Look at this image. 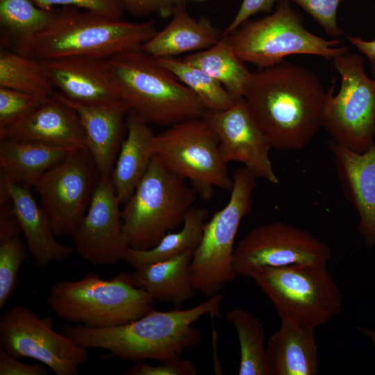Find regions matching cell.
Returning <instances> with one entry per match:
<instances>
[{
  "label": "cell",
  "mask_w": 375,
  "mask_h": 375,
  "mask_svg": "<svg viewBox=\"0 0 375 375\" xmlns=\"http://www.w3.org/2000/svg\"><path fill=\"white\" fill-rule=\"evenodd\" d=\"M326 97L312 71L283 62L252 72L243 98L272 149L297 151L322 128Z\"/></svg>",
  "instance_id": "cell-1"
},
{
  "label": "cell",
  "mask_w": 375,
  "mask_h": 375,
  "mask_svg": "<svg viewBox=\"0 0 375 375\" xmlns=\"http://www.w3.org/2000/svg\"><path fill=\"white\" fill-rule=\"evenodd\" d=\"M221 292L188 309L153 310L130 323L107 328L64 324L61 331L80 346L102 349L106 358H119L135 362L145 359L160 362L181 357L187 349L199 344L201 335L192 324L205 315L221 317Z\"/></svg>",
  "instance_id": "cell-2"
},
{
  "label": "cell",
  "mask_w": 375,
  "mask_h": 375,
  "mask_svg": "<svg viewBox=\"0 0 375 375\" xmlns=\"http://www.w3.org/2000/svg\"><path fill=\"white\" fill-rule=\"evenodd\" d=\"M156 32L153 21L130 22L64 6L43 31L17 47L18 52L38 60L67 56L106 59L140 49Z\"/></svg>",
  "instance_id": "cell-3"
},
{
  "label": "cell",
  "mask_w": 375,
  "mask_h": 375,
  "mask_svg": "<svg viewBox=\"0 0 375 375\" xmlns=\"http://www.w3.org/2000/svg\"><path fill=\"white\" fill-rule=\"evenodd\" d=\"M106 60L121 99L148 124L169 127L205 113L194 93L142 50L122 52Z\"/></svg>",
  "instance_id": "cell-4"
},
{
  "label": "cell",
  "mask_w": 375,
  "mask_h": 375,
  "mask_svg": "<svg viewBox=\"0 0 375 375\" xmlns=\"http://www.w3.org/2000/svg\"><path fill=\"white\" fill-rule=\"evenodd\" d=\"M154 301L127 273L110 280L90 272L78 281H60L51 287L47 298L58 317L90 328L130 323L155 310Z\"/></svg>",
  "instance_id": "cell-5"
},
{
  "label": "cell",
  "mask_w": 375,
  "mask_h": 375,
  "mask_svg": "<svg viewBox=\"0 0 375 375\" xmlns=\"http://www.w3.org/2000/svg\"><path fill=\"white\" fill-rule=\"evenodd\" d=\"M196 192L153 156L149 168L121 210L129 247L147 250L182 225Z\"/></svg>",
  "instance_id": "cell-6"
},
{
  "label": "cell",
  "mask_w": 375,
  "mask_h": 375,
  "mask_svg": "<svg viewBox=\"0 0 375 375\" xmlns=\"http://www.w3.org/2000/svg\"><path fill=\"white\" fill-rule=\"evenodd\" d=\"M326 265L260 267L249 277L272 302L281 320L315 330L337 315L342 303Z\"/></svg>",
  "instance_id": "cell-7"
},
{
  "label": "cell",
  "mask_w": 375,
  "mask_h": 375,
  "mask_svg": "<svg viewBox=\"0 0 375 375\" xmlns=\"http://www.w3.org/2000/svg\"><path fill=\"white\" fill-rule=\"evenodd\" d=\"M238 57L259 69L284 62L290 55L308 54L333 60L349 52L338 39L326 40L308 31L289 1L279 0L275 11L247 20L228 35Z\"/></svg>",
  "instance_id": "cell-8"
},
{
  "label": "cell",
  "mask_w": 375,
  "mask_h": 375,
  "mask_svg": "<svg viewBox=\"0 0 375 375\" xmlns=\"http://www.w3.org/2000/svg\"><path fill=\"white\" fill-rule=\"evenodd\" d=\"M233 187L226 205L207 221L200 244L190 264L195 290L210 297L237 276L233 267L234 243L242 219L249 213L256 177L244 167L233 174Z\"/></svg>",
  "instance_id": "cell-9"
},
{
  "label": "cell",
  "mask_w": 375,
  "mask_h": 375,
  "mask_svg": "<svg viewBox=\"0 0 375 375\" xmlns=\"http://www.w3.org/2000/svg\"><path fill=\"white\" fill-rule=\"evenodd\" d=\"M153 153L168 170L188 180L204 201L210 200L215 188L232 189L218 138L202 117L174 124L155 135Z\"/></svg>",
  "instance_id": "cell-10"
},
{
  "label": "cell",
  "mask_w": 375,
  "mask_h": 375,
  "mask_svg": "<svg viewBox=\"0 0 375 375\" xmlns=\"http://www.w3.org/2000/svg\"><path fill=\"white\" fill-rule=\"evenodd\" d=\"M341 78L338 94L327 90L322 127L331 140L358 153L375 141V78L365 72L359 54L346 53L333 60Z\"/></svg>",
  "instance_id": "cell-11"
},
{
  "label": "cell",
  "mask_w": 375,
  "mask_h": 375,
  "mask_svg": "<svg viewBox=\"0 0 375 375\" xmlns=\"http://www.w3.org/2000/svg\"><path fill=\"white\" fill-rule=\"evenodd\" d=\"M99 179L93 158L84 148L72 151L33 184L56 237L76 232Z\"/></svg>",
  "instance_id": "cell-12"
},
{
  "label": "cell",
  "mask_w": 375,
  "mask_h": 375,
  "mask_svg": "<svg viewBox=\"0 0 375 375\" xmlns=\"http://www.w3.org/2000/svg\"><path fill=\"white\" fill-rule=\"evenodd\" d=\"M52 322L15 305L0 317V347L17 358L36 360L57 375H77L78 367L88 360L87 349L55 331Z\"/></svg>",
  "instance_id": "cell-13"
},
{
  "label": "cell",
  "mask_w": 375,
  "mask_h": 375,
  "mask_svg": "<svg viewBox=\"0 0 375 375\" xmlns=\"http://www.w3.org/2000/svg\"><path fill=\"white\" fill-rule=\"evenodd\" d=\"M331 248L306 229L278 220L258 226L234 248L235 274L249 276L260 267L327 264Z\"/></svg>",
  "instance_id": "cell-14"
},
{
  "label": "cell",
  "mask_w": 375,
  "mask_h": 375,
  "mask_svg": "<svg viewBox=\"0 0 375 375\" xmlns=\"http://www.w3.org/2000/svg\"><path fill=\"white\" fill-rule=\"evenodd\" d=\"M202 118L217 135L226 163L240 162L257 178L279 184L269 155L272 148L253 119L243 97L237 99L227 109L206 110Z\"/></svg>",
  "instance_id": "cell-15"
},
{
  "label": "cell",
  "mask_w": 375,
  "mask_h": 375,
  "mask_svg": "<svg viewBox=\"0 0 375 375\" xmlns=\"http://www.w3.org/2000/svg\"><path fill=\"white\" fill-rule=\"evenodd\" d=\"M119 206L110 177H99L88 209L72 236L75 250L87 262L105 265L124 261L130 247Z\"/></svg>",
  "instance_id": "cell-16"
},
{
  "label": "cell",
  "mask_w": 375,
  "mask_h": 375,
  "mask_svg": "<svg viewBox=\"0 0 375 375\" xmlns=\"http://www.w3.org/2000/svg\"><path fill=\"white\" fill-rule=\"evenodd\" d=\"M106 60L67 56L40 61L53 88L69 100L100 107L126 104L115 88Z\"/></svg>",
  "instance_id": "cell-17"
},
{
  "label": "cell",
  "mask_w": 375,
  "mask_h": 375,
  "mask_svg": "<svg viewBox=\"0 0 375 375\" xmlns=\"http://www.w3.org/2000/svg\"><path fill=\"white\" fill-rule=\"evenodd\" d=\"M328 146L343 194L358 214L357 231L366 245L375 247V141L363 153L333 140Z\"/></svg>",
  "instance_id": "cell-18"
},
{
  "label": "cell",
  "mask_w": 375,
  "mask_h": 375,
  "mask_svg": "<svg viewBox=\"0 0 375 375\" xmlns=\"http://www.w3.org/2000/svg\"><path fill=\"white\" fill-rule=\"evenodd\" d=\"M13 138L71 149H88L78 112L55 92L28 117L7 131L0 140Z\"/></svg>",
  "instance_id": "cell-19"
},
{
  "label": "cell",
  "mask_w": 375,
  "mask_h": 375,
  "mask_svg": "<svg viewBox=\"0 0 375 375\" xmlns=\"http://www.w3.org/2000/svg\"><path fill=\"white\" fill-rule=\"evenodd\" d=\"M55 94L78 112L85 131L88 149L99 177H111L124 140V132L126 130L128 106H88L69 100L58 92H55Z\"/></svg>",
  "instance_id": "cell-20"
},
{
  "label": "cell",
  "mask_w": 375,
  "mask_h": 375,
  "mask_svg": "<svg viewBox=\"0 0 375 375\" xmlns=\"http://www.w3.org/2000/svg\"><path fill=\"white\" fill-rule=\"evenodd\" d=\"M10 197L12 210L23 233L29 255L35 265L47 267L52 262H62L71 257L74 248L60 244L51 224L38 205L28 185L10 183L0 178Z\"/></svg>",
  "instance_id": "cell-21"
},
{
  "label": "cell",
  "mask_w": 375,
  "mask_h": 375,
  "mask_svg": "<svg viewBox=\"0 0 375 375\" xmlns=\"http://www.w3.org/2000/svg\"><path fill=\"white\" fill-rule=\"evenodd\" d=\"M222 32L206 16L193 18L185 3H180L175 6L169 22L144 42L140 50L155 58L192 53L215 45Z\"/></svg>",
  "instance_id": "cell-22"
},
{
  "label": "cell",
  "mask_w": 375,
  "mask_h": 375,
  "mask_svg": "<svg viewBox=\"0 0 375 375\" xmlns=\"http://www.w3.org/2000/svg\"><path fill=\"white\" fill-rule=\"evenodd\" d=\"M126 128L110 177L120 205L128 201L146 174L153 156L155 137L149 124L130 110Z\"/></svg>",
  "instance_id": "cell-23"
},
{
  "label": "cell",
  "mask_w": 375,
  "mask_h": 375,
  "mask_svg": "<svg viewBox=\"0 0 375 375\" xmlns=\"http://www.w3.org/2000/svg\"><path fill=\"white\" fill-rule=\"evenodd\" d=\"M314 331L281 320L266 345L268 375H317L318 347Z\"/></svg>",
  "instance_id": "cell-24"
},
{
  "label": "cell",
  "mask_w": 375,
  "mask_h": 375,
  "mask_svg": "<svg viewBox=\"0 0 375 375\" xmlns=\"http://www.w3.org/2000/svg\"><path fill=\"white\" fill-rule=\"evenodd\" d=\"M193 253L188 250L167 260L139 266L131 274V280L154 300L180 308L195 294L190 269Z\"/></svg>",
  "instance_id": "cell-25"
},
{
  "label": "cell",
  "mask_w": 375,
  "mask_h": 375,
  "mask_svg": "<svg viewBox=\"0 0 375 375\" xmlns=\"http://www.w3.org/2000/svg\"><path fill=\"white\" fill-rule=\"evenodd\" d=\"M74 150L13 138L2 139L0 178L10 183L32 186L43 174Z\"/></svg>",
  "instance_id": "cell-26"
},
{
  "label": "cell",
  "mask_w": 375,
  "mask_h": 375,
  "mask_svg": "<svg viewBox=\"0 0 375 375\" xmlns=\"http://www.w3.org/2000/svg\"><path fill=\"white\" fill-rule=\"evenodd\" d=\"M183 60L219 82L235 99L243 97L252 72L236 55L228 35L212 47L185 56Z\"/></svg>",
  "instance_id": "cell-27"
},
{
  "label": "cell",
  "mask_w": 375,
  "mask_h": 375,
  "mask_svg": "<svg viewBox=\"0 0 375 375\" xmlns=\"http://www.w3.org/2000/svg\"><path fill=\"white\" fill-rule=\"evenodd\" d=\"M208 210L203 207H191L185 214L181 229L167 233L153 247L147 250L129 248L124 261L135 269L142 265L175 257L186 251L194 250L202 239Z\"/></svg>",
  "instance_id": "cell-28"
},
{
  "label": "cell",
  "mask_w": 375,
  "mask_h": 375,
  "mask_svg": "<svg viewBox=\"0 0 375 375\" xmlns=\"http://www.w3.org/2000/svg\"><path fill=\"white\" fill-rule=\"evenodd\" d=\"M0 87L26 92L43 100L55 92L40 60L5 49L0 51Z\"/></svg>",
  "instance_id": "cell-29"
},
{
  "label": "cell",
  "mask_w": 375,
  "mask_h": 375,
  "mask_svg": "<svg viewBox=\"0 0 375 375\" xmlns=\"http://www.w3.org/2000/svg\"><path fill=\"white\" fill-rule=\"evenodd\" d=\"M226 319L234 326L240 347L239 375H268L265 334L261 321L239 308L227 312Z\"/></svg>",
  "instance_id": "cell-30"
},
{
  "label": "cell",
  "mask_w": 375,
  "mask_h": 375,
  "mask_svg": "<svg viewBox=\"0 0 375 375\" xmlns=\"http://www.w3.org/2000/svg\"><path fill=\"white\" fill-rule=\"evenodd\" d=\"M199 99L206 110H222L236 101L217 80L176 57L156 58Z\"/></svg>",
  "instance_id": "cell-31"
},
{
  "label": "cell",
  "mask_w": 375,
  "mask_h": 375,
  "mask_svg": "<svg viewBox=\"0 0 375 375\" xmlns=\"http://www.w3.org/2000/svg\"><path fill=\"white\" fill-rule=\"evenodd\" d=\"M59 8L45 10L33 0H0V23L17 44L43 31L54 19Z\"/></svg>",
  "instance_id": "cell-32"
},
{
  "label": "cell",
  "mask_w": 375,
  "mask_h": 375,
  "mask_svg": "<svg viewBox=\"0 0 375 375\" xmlns=\"http://www.w3.org/2000/svg\"><path fill=\"white\" fill-rule=\"evenodd\" d=\"M29 255L19 235L0 242V308H3L16 288L23 262Z\"/></svg>",
  "instance_id": "cell-33"
},
{
  "label": "cell",
  "mask_w": 375,
  "mask_h": 375,
  "mask_svg": "<svg viewBox=\"0 0 375 375\" xmlns=\"http://www.w3.org/2000/svg\"><path fill=\"white\" fill-rule=\"evenodd\" d=\"M44 101L26 92L0 87V137L28 117Z\"/></svg>",
  "instance_id": "cell-34"
},
{
  "label": "cell",
  "mask_w": 375,
  "mask_h": 375,
  "mask_svg": "<svg viewBox=\"0 0 375 375\" xmlns=\"http://www.w3.org/2000/svg\"><path fill=\"white\" fill-rule=\"evenodd\" d=\"M300 6L331 37L344 35L337 22V13L340 4L344 0H286Z\"/></svg>",
  "instance_id": "cell-35"
},
{
  "label": "cell",
  "mask_w": 375,
  "mask_h": 375,
  "mask_svg": "<svg viewBox=\"0 0 375 375\" xmlns=\"http://www.w3.org/2000/svg\"><path fill=\"white\" fill-rule=\"evenodd\" d=\"M41 8L50 10L56 6H72L114 18L121 19L124 7L121 0H33Z\"/></svg>",
  "instance_id": "cell-36"
},
{
  "label": "cell",
  "mask_w": 375,
  "mask_h": 375,
  "mask_svg": "<svg viewBox=\"0 0 375 375\" xmlns=\"http://www.w3.org/2000/svg\"><path fill=\"white\" fill-rule=\"evenodd\" d=\"M157 365L136 362L124 373L126 375H195L197 369L188 360L181 357L161 362Z\"/></svg>",
  "instance_id": "cell-37"
},
{
  "label": "cell",
  "mask_w": 375,
  "mask_h": 375,
  "mask_svg": "<svg viewBox=\"0 0 375 375\" xmlns=\"http://www.w3.org/2000/svg\"><path fill=\"white\" fill-rule=\"evenodd\" d=\"M124 9L135 17L156 15L162 18L172 17L175 6L185 0H121Z\"/></svg>",
  "instance_id": "cell-38"
},
{
  "label": "cell",
  "mask_w": 375,
  "mask_h": 375,
  "mask_svg": "<svg viewBox=\"0 0 375 375\" xmlns=\"http://www.w3.org/2000/svg\"><path fill=\"white\" fill-rule=\"evenodd\" d=\"M279 0H243L230 24L223 31L222 35H228L244 22L260 12H269Z\"/></svg>",
  "instance_id": "cell-39"
},
{
  "label": "cell",
  "mask_w": 375,
  "mask_h": 375,
  "mask_svg": "<svg viewBox=\"0 0 375 375\" xmlns=\"http://www.w3.org/2000/svg\"><path fill=\"white\" fill-rule=\"evenodd\" d=\"M0 347V375H46V367L39 364H26Z\"/></svg>",
  "instance_id": "cell-40"
},
{
  "label": "cell",
  "mask_w": 375,
  "mask_h": 375,
  "mask_svg": "<svg viewBox=\"0 0 375 375\" xmlns=\"http://www.w3.org/2000/svg\"><path fill=\"white\" fill-rule=\"evenodd\" d=\"M22 230L12 210L11 199H0V242L19 235Z\"/></svg>",
  "instance_id": "cell-41"
},
{
  "label": "cell",
  "mask_w": 375,
  "mask_h": 375,
  "mask_svg": "<svg viewBox=\"0 0 375 375\" xmlns=\"http://www.w3.org/2000/svg\"><path fill=\"white\" fill-rule=\"evenodd\" d=\"M348 40L368 59L375 78V40H365L358 37L348 36Z\"/></svg>",
  "instance_id": "cell-42"
},
{
  "label": "cell",
  "mask_w": 375,
  "mask_h": 375,
  "mask_svg": "<svg viewBox=\"0 0 375 375\" xmlns=\"http://www.w3.org/2000/svg\"><path fill=\"white\" fill-rule=\"evenodd\" d=\"M356 328L369 339L375 349V330L361 326H357Z\"/></svg>",
  "instance_id": "cell-43"
},
{
  "label": "cell",
  "mask_w": 375,
  "mask_h": 375,
  "mask_svg": "<svg viewBox=\"0 0 375 375\" xmlns=\"http://www.w3.org/2000/svg\"><path fill=\"white\" fill-rule=\"evenodd\" d=\"M197 1H203V0H197Z\"/></svg>",
  "instance_id": "cell-44"
}]
</instances>
